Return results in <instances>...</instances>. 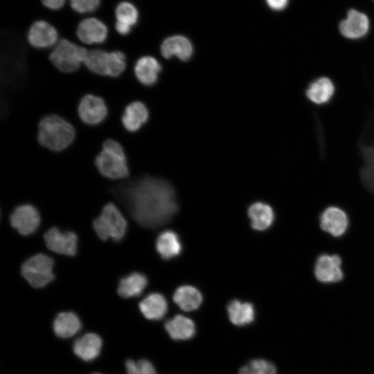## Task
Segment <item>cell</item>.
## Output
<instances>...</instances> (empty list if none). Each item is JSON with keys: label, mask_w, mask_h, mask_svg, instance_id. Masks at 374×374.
Wrapping results in <instances>:
<instances>
[{"label": "cell", "mask_w": 374, "mask_h": 374, "mask_svg": "<svg viewBox=\"0 0 374 374\" xmlns=\"http://www.w3.org/2000/svg\"><path fill=\"white\" fill-rule=\"evenodd\" d=\"M181 248L178 235L172 231H163L157 238V251L165 260H169L177 256L181 253Z\"/></svg>", "instance_id": "cell-26"}, {"label": "cell", "mask_w": 374, "mask_h": 374, "mask_svg": "<svg viewBox=\"0 0 374 374\" xmlns=\"http://www.w3.org/2000/svg\"><path fill=\"white\" fill-rule=\"evenodd\" d=\"M110 66L108 76L118 77L125 71L126 67V58L125 54L118 51L109 52Z\"/></svg>", "instance_id": "cell-32"}, {"label": "cell", "mask_w": 374, "mask_h": 374, "mask_svg": "<svg viewBox=\"0 0 374 374\" xmlns=\"http://www.w3.org/2000/svg\"><path fill=\"white\" fill-rule=\"evenodd\" d=\"M173 301L181 310L190 312L199 308L202 303V295L193 286L182 285L175 290Z\"/></svg>", "instance_id": "cell-25"}, {"label": "cell", "mask_w": 374, "mask_h": 374, "mask_svg": "<svg viewBox=\"0 0 374 374\" xmlns=\"http://www.w3.org/2000/svg\"><path fill=\"white\" fill-rule=\"evenodd\" d=\"M29 44L37 48H46L56 44L58 33L55 28L44 20L35 21L28 32Z\"/></svg>", "instance_id": "cell-11"}, {"label": "cell", "mask_w": 374, "mask_h": 374, "mask_svg": "<svg viewBox=\"0 0 374 374\" xmlns=\"http://www.w3.org/2000/svg\"><path fill=\"white\" fill-rule=\"evenodd\" d=\"M248 216L251 220V227L257 231L267 229L274 220L272 208L262 202H255L248 208Z\"/></svg>", "instance_id": "cell-24"}, {"label": "cell", "mask_w": 374, "mask_h": 374, "mask_svg": "<svg viewBox=\"0 0 374 374\" xmlns=\"http://www.w3.org/2000/svg\"><path fill=\"white\" fill-rule=\"evenodd\" d=\"M289 0H266L268 6L274 10H282L286 8Z\"/></svg>", "instance_id": "cell-35"}, {"label": "cell", "mask_w": 374, "mask_h": 374, "mask_svg": "<svg viewBox=\"0 0 374 374\" xmlns=\"http://www.w3.org/2000/svg\"><path fill=\"white\" fill-rule=\"evenodd\" d=\"M317 279L323 283H337L343 278L341 260L337 255L322 254L314 267Z\"/></svg>", "instance_id": "cell-10"}, {"label": "cell", "mask_w": 374, "mask_h": 374, "mask_svg": "<svg viewBox=\"0 0 374 374\" xmlns=\"http://www.w3.org/2000/svg\"><path fill=\"white\" fill-rule=\"evenodd\" d=\"M160 50L163 57L170 59L175 56L181 61L189 60L193 54L191 42L182 35H173L166 38Z\"/></svg>", "instance_id": "cell-14"}, {"label": "cell", "mask_w": 374, "mask_h": 374, "mask_svg": "<svg viewBox=\"0 0 374 374\" xmlns=\"http://www.w3.org/2000/svg\"><path fill=\"white\" fill-rule=\"evenodd\" d=\"M125 368L127 374H157L153 364L147 359H128L125 362Z\"/></svg>", "instance_id": "cell-31"}, {"label": "cell", "mask_w": 374, "mask_h": 374, "mask_svg": "<svg viewBox=\"0 0 374 374\" xmlns=\"http://www.w3.org/2000/svg\"><path fill=\"white\" fill-rule=\"evenodd\" d=\"M334 92L335 87L332 82L328 78L321 77L310 84L305 94L313 103L323 105L332 98Z\"/></svg>", "instance_id": "cell-23"}, {"label": "cell", "mask_w": 374, "mask_h": 374, "mask_svg": "<svg viewBox=\"0 0 374 374\" xmlns=\"http://www.w3.org/2000/svg\"><path fill=\"white\" fill-rule=\"evenodd\" d=\"M100 0H70L71 8L79 13L95 11L100 6Z\"/></svg>", "instance_id": "cell-33"}, {"label": "cell", "mask_w": 374, "mask_h": 374, "mask_svg": "<svg viewBox=\"0 0 374 374\" xmlns=\"http://www.w3.org/2000/svg\"><path fill=\"white\" fill-rule=\"evenodd\" d=\"M75 136V131L73 127L57 115H48L39 123L38 141L42 146L51 150H64L73 143Z\"/></svg>", "instance_id": "cell-2"}, {"label": "cell", "mask_w": 374, "mask_h": 374, "mask_svg": "<svg viewBox=\"0 0 374 374\" xmlns=\"http://www.w3.org/2000/svg\"><path fill=\"white\" fill-rule=\"evenodd\" d=\"M147 285L148 278L145 274L132 272L120 279L117 292L123 298L136 297L141 294Z\"/></svg>", "instance_id": "cell-21"}, {"label": "cell", "mask_w": 374, "mask_h": 374, "mask_svg": "<svg viewBox=\"0 0 374 374\" xmlns=\"http://www.w3.org/2000/svg\"><path fill=\"white\" fill-rule=\"evenodd\" d=\"M320 226L331 235L339 237L344 235L348 229V218L346 213L340 208L330 206L321 213Z\"/></svg>", "instance_id": "cell-13"}, {"label": "cell", "mask_w": 374, "mask_h": 374, "mask_svg": "<svg viewBox=\"0 0 374 374\" xmlns=\"http://www.w3.org/2000/svg\"><path fill=\"white\" fill-rule=\"evenodd\" d=\"M238 374H276L275 366L263 359H255L240 368Z\"/></svg>", "instance_id": "cell-30"}, {"label": "cell", "mask_w": 374, "mask_h": 374, "mask_svg": "<svg viewBox=\"0 0 374 374\" xmlns=\"http://www.w3.org/2000/svg\"><path fill=\"white\" fill-rule=\"evenodd\" d=\"M102 345V339L98 335L87 333L74 342L73 350L82 360L91 362L98 357Z\"/></svg>", "instance_id": "cell-18"}, {"label": "cell", "mask_w": 374, "mask_h": 374, "mask_svg": "<svg viewBox=\"0 0 374 374\" xmlns=\"http://www.w3.org/2000/svg\"><path fill=\"white\" fill-rule=\"evenodd\" d=\"M115 28H116V31L121 35H128L131 32V30H132L131 26L127 24H123L121 22H119V21L116 22Z\"/></svg>", "instance_id": "cell-36"}, {"label": "cell", "mask_w": 374, "mask_h": 374, "mask_svg": "<svg viewBox=\"0 0 374 374\" xmlns=\"http://www.w3.org/2000/svg\"><path fill=\"white\" fill-rule=\"evenodd\" d=\"M95 165L99 172L112 179H121L128 177L127 158L122 145L113 139H107L103 144V150L95 159Z\"/></svg>", "instance_id": "cell-3"}, {"label": "cell", "mask_w": 374, "mask_h": 374, "mask_svg": "<svg viewBox=\"0 0 374 374\" xmlns=\"http://www.w3.org/2000/svg\"><path fill=\"white\" fill-rule=\"evenodd\" d=\"M84 64L91 72L108 76L110 65L109 53L100 49L90 51Z\"/></svg>", "instance_id": "cell-28"}, {"label": "cell", "mask_w": 374, "mask_h": 374, "mask_svg": "<svg viewBox=\"0 0 374 374\" xmlns=\"http://www.w3.org/2000/svg\"><path fill=\"white\" fill-rule=\"evenodd\" d=\"M147 107L140 101L130 103L125 109L121 121L125 129L130 132L138 131L148 120Z\"/></svg>", "instance_id": "cell-16"}, {"label": "cell", "mask_w": 374, "mask_h": 374, "mask_svg": "<svg viewBox=\"0 0 374 374\" xmlns=\"http://www.w3.org/2000/svg\"><path fill=\"white\" fill-rule=\"evenodd\" d=\"M369 29V20L366 15L351 9L346 19L339 24V30L348 39H359L366 35Z\"/></svg>", "instance_id": "cell-15"}, {"label": "cell", "mask_w": 374, "mask_h": 374, "mask_svg": "<svg viewBox=\"0 0 374 374\" xmlns=\"http://www.w3.org/2000/svg\"><path fill=\"white\" fill-rule=\"evenodd\" d=\"M229 319L237 326H244L252 323L255 319V310L249 302L233 300L227 305Z\"/></svg>", "instance_id": "cell-27"}, {"label": "cell", "mask_w": 374, "mask_h": 374, "mask_svg": "<svg viewBox=\"0 0 374 374\" xmlns=\"http://www.w3.org/2000/svg\"><path fill=\"white\" fill-rule=\"evenodd\" d=\"M78 112L79 117L84 123L95 125L105 119L107 107L102 98L87 94L81 99Z\"/></svg>", "instance_id": "cell-9"}, {"label": "cell", "mask_w": 374, "mask_h": 374, "mask_svg": "<svg viewBox=\"0 0 374 374\" xmlns=\"http://www.w3.org/2000/svg\"><path fill=\"white\" fill-rule=\"evenodd\" d=\"M42 4L47 8L57 10L62 8L66 0H41Z\"/></svg>", "instance_id": "cell-34"}, {"label": "cell", "mask_w": 374, "mask_h": 374, "mask_svg": "<svg viewBox=\"0 0 374 374\" xmlns=\"http://www.w3.org/2000/svg\"><path fill=\"white\" fill-rule=\"evenodd\" d=\"M81 327L80 319L73 312L59 313L53 324L55 334L61 338H69L73 336L80 330Z\"/></svg>", "instance_id": "cell-22"}, {"label": "cell", "mask_w": 374, "mask_h": 374, "mask_svg": "<svg viewBox=\"0 0 374 374\" xmlns=\"http://www.w3.org/2000/svg\"><path fill=\"white\" fill-rule=\"evenodd\" d=\"M87 54L88 52L84 47L62 39L50 54L49 59L59 71L72 73L84 63Z\"/></svg>", "instance_id": "cell-6"}, {"label": "cell", "mask_w": 374, "mask_h": 374, "mask_svg": "<svg viewBox=\"0 0 374 374\" xmlns=\"http://www.w3.org/2000/svg\"><path fill=\"white\" fill-rule=\"evenodd\" d=\"M76 34L83 43L87 44H101L108 35L107 26L100 20L91 17L81 21L78 25Z\"/></svg>", "instance_id": "cell-12"}, {"label": "cell", "mask_w": 374, "mask_h": 374, "mask_svg": "<svg viewBox=\"0 0 374 374\" xmlns=\"http://www.w3.org/2000/svg\"><path fill=\"white\" fill-rule=\"evenodd\" d=\"M53 267V258L39 253L30 257L22 264L21 272L32 287L42 288L54 280Z\"/></svg>", "instance_id": "cell-5"}, {"label": "cell", "mask_w": 374, "mask_h": 374, "mask_svg": "<svg viewBox=\"0 0 374 374\" xmlns=\"http://www.w3.org/2000/svg\"><path fill=\"white\" fill-rule=\"evenodd\" d=\"M162 67L158 60L152 56L140 57L134 66L137 80L145 86H152L158 80Z\"/></svg>", "instance_id": "cell-17"}, {"label": "cell", "mask_w": 374, "mask_h": 374, "mask_svg": "<svg viewBox=\"0 0 374 374\" xmlns=\"http://www.w3.org/2000/svg\"><path fill=\"white\" fill-rule=\"evenodd\" d=\"M116 21L127 24L131 27L136 24L139 19V11L130 2L119 3L115 10Z\"/></svg>", "instance_id": "cell-29"}, {"label": "cell", "mask_w": 374, "mask_h": 374, "mask_svg": "<svg viewBox=\"0 0 374 374\" xmlns=\"http://www.w3.org/2000/svg\"><path fill=\"white\" fill-rule=\"evenodd\" d=\"M139 310L142 314L149 320H160L166 314L168 303L160 293H151L139 303Z\"/></svg>", "instance_id": "cell-19"}, {"label": "cell", "mask_w": 374, "mask_h": 374, "mask_svg": "<svg viewBox=\"0 0 374 374\" xmlns=\"http://www.w3.org/2000/svg\"><path fill=\"white\" fill-rule=\"evenodd\" d=\"M165 329L174 340H188L195 334V325L192 319L178 314L165 323Z\"/></svg>", "instance_id": "cell-20"}, {"label": "cell", "mask_w": 374, "mask_h": 374, "mask_svg": "<svg viewBox=\"0 0 374 374\" xmlns=\"http://www.w3.org/2000/svg\"><path fill=\"white\" fill-rule=\"evenodd\" d=\"M44 238L47 248L56 253L73 256L77 253L78 238L73 231H62L54 226L44 234Z\"/></svg>", "instance_id": "cell-8"}, {"label": "cell", "mask_w": 374, "mask_h": 374, "mask_svg": "<svg viewBox=\"0 0 374 374\" xmlns=\"http://www.w3.org/2000/svg\"><path fill=\"white\" fill-rule=\"evenodd\" d=\"M92 374H101V373H92Z\"/></svg>", "instance_id": "cell-37"}, {"label": "cell", "mask_w": 374, "mask_h": 374, "mask_svg": "<svg viewBox=\"0 0 374 374\" xmlns=\"http://www.w3.org/2000/svg\"><path fill=\"white\" fill-rule=\"evenodd\" d=\"M93 228L102 240L111 239L114 242H119L126 235L127 222L118 208L109 202L103 207L100 215L93 220Z\"/></svg>", "instance_id": "cell-4"}, {"label": "cell", "mask_w": 374, "mask_h": 374, "mask_svg": "<svg viewBox=\"0 0 374 374\" xmlns=\"http://www.w3.org/2000/svg\"><path fill=\"white\" fill-rule=\"evenodd\" d=\"M114 192L131 217L144 227L163 225L178 209L172 186L161 179L144 177L122 184Z\"/></svg>", "instance_id": "cell-1"}, {"label": "cell", "mask_w": 374, "mask_h": 374, "mask_svg": "<svg viewBox=\"0 0 374 374\" xmlns=\"http://www.w3.org/2000/svg\"><path fill=\"white\" fill-rule=\"evenodd\" d=\"M40 222L39 211L30 204L17 206L10 216L11 226L25 236L33 234L39 228Z\"/></svg>", "instance_id": "cell-7"}]
</instances>
